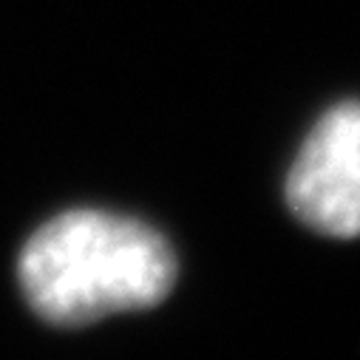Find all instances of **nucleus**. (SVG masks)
<instances>
[{
  "instance_id": "obj_2",
  "label": "nucleus",
  "mask_w": 360,
  "mask_h": 360,
  "mask_svg": "<svg viewBox=\"0 0 360 360\" xmlns=\"http://www.w3.org/2000/svg\"><path fill=\"white\" fill-rule=\"evenodd\" d=\"M287 205L309 230L329 238L360 236V100L329 108L290 165Z\"/></svg>"
},
{
  "instance_id": "obj_1",
  "label": "nucleus",
  "mask_w": 360,
  "mask_h": 360,
  "mask_svg": "<svg viewBox=\"0 0 360 360\" xmlns=\"http://www.w3.org/2000/svg\"><path fill=\"white\" fill-rule=\"evenodd\" d=\"M176 276L179 258L156 227L97 207L57 213L18 255L23 298L54 326L150 309L173 292Z\"/></svg>"
}]
</instances>
